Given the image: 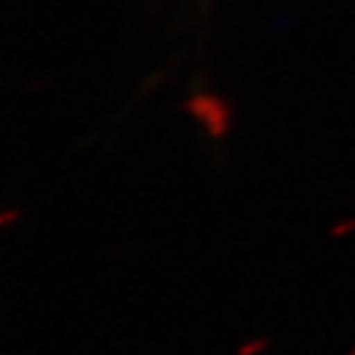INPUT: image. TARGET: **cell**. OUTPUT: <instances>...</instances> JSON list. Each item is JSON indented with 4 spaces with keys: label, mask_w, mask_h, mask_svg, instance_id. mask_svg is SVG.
<instances>
[{
    "label": "cell",
    "mask_w": 355,
    "mask_h": 355,
    "mask_svg": "<svg viewBox=\"0 0 355 355\" xmlns=\"http://www.w3.org/2000/svg\"><path fill=\"white\" fill-rule=\"evenodd\" d=\"M272 345V340L269 338H254V340H247L244 345H239L237 348V353L234 355H259V353H264L266 348Z\"/></svg>",
    "instance_id": "6da1fadb"
},
{
    "label": "cell",
    "mask_w": 355,
    "mask_h": 355,
    "mask_svg": "<svg viewBox=\"0 0 355 355\" xmlns=\"http://www.w3.org/2000/svg\"><path fill=\"white\" fill-rule=\"evenodd\" d=\"M353 227H355V222H345V225H340V227L333 230V237H343V234L350 232Z\"/></svg>",
    "instance_id": "7a4b0ae2"
},
{
    "label": "cell",
    "mask_w": 355,
    "mask_h": 355,
    "mask_svg": "<svg viewBox=\"0 0 355 355\" xmlns=\"http://www.w3.org/2000/svg\"><path fill=\"white\" fill-rule=\"evenodd\" d=\"M350 355H355V350H353V353H350Z\"/></svg>",
    "instance_id": "3957f363"
}]
</instances>
